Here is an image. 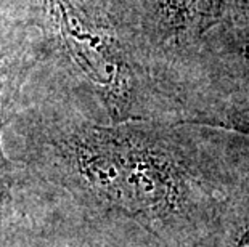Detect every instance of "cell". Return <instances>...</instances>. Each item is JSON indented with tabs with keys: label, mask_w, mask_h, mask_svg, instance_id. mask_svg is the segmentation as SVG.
Wrapping results in <instances>:
<instances>
[{
	"label": "cell",
	"mask_w": 249,
	"mask_h": 247,
	"mask_svg": "<svg viewBox=\"0 0 249 247\" xmlns=\"http://www.w3.org/2000/svg\"><path fill=\"white\" fill-rule=\"evenodd\" d=\"M79 151L82 165L105 169V196L167 243L193 247L236 188L201 169L176 136L158 129H95Z\"/></svg>",
	"instance_id": "obj_1"
},
{
	"label": "cell",
	"mask_w": 249,
	"mask_h": 247,
	"mask_svg": "<svg viewBox=\"0 0 249 247\" xmlns=\"http://www.w3.org/2000/svg\"><path fill=\"white\" fill-rule=\"evenodd\" d=\"M63 50L98 87L116 114L137 106V81L113 26L97 0H39Z\"/></svg>",
	"instance_id": "obj_2"
},
{
	"label": "cell",
	"mask_w": 249,
	"mask_h": 247,
	"mask_svg": "<svg viewBox=\"0 0 249 247\" xmlns=\"http://www.w3.org/2000/svg\"><path fill=\"white\" fill-rule=\"evenodd\" d=\"M243 0H137L140 24L153 44L188 47L238 12Z\"/></svg>",
	"instance_id": "obj_3"
},
{
	"label": "cell",
	"mask_w": 249,
	"mask_h": 247,
	"mask_svg": "<svg viewBox=\"0 0 249 247\" xmlns=\"http://www.w3.org/2000/svg\"><path fill=\"white\" fill-rule=\"evenodd\" d=\"M193 247H249V186L236 185Z\"/></svg>",
	"instance_id": "obj_4"
},
{
	"label": "cell",
	"mask_w": 249,
	"mask_h": 247,
	"mask_svg": "<svg viewBox=\"0 0 249 247\" xmlns=\"http://www.w3.org/2000/svg\"><path fill=\"white\" fill-rule=\"evenodd\" d=\"M0 47V127L5 111L13 103L15 95L18 93V88L23 82L26 67L24 61L19 56H15L12 51H8Z\"/></svg>",
	"instance_id": "obj_5"
},
{
	"label": "cell",
	"mask_w": 249,
	"mask_h": 247,
	"mask_svg": "<svg viewBox=\"0 0 249 247\" xmlns=\"http://www.w3.org/2000/svg\"><path fill=\"white\" fill-rule=\"evenodd\" d=\"M198 124L215 125L249 136V103H225L195 119Z\"/></svg>",
	"instance_id": "obj_6"
}]
</instances>
